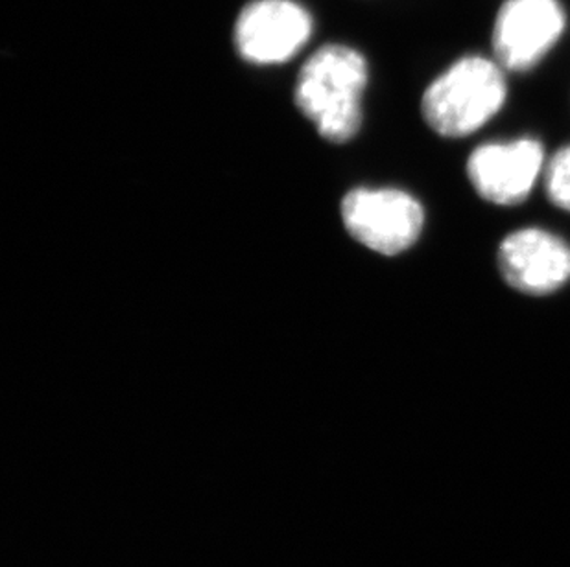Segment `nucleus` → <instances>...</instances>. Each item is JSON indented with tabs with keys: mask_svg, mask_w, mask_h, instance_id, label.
Wrapping results in <instances>:
<instances>
[{
	"mask_svg": "<svg viewBox=\"0 0 570 567\" xmlns=\"http://www.w3.org/2000/svg\"><path fill=\"white\" fill-rule=\"evenodd\" d=\"M367 78V61L358 50L325 44L299 70L294 100L323 139L344 145L361 129Z\"/></svg>",
	"mask_w": 570,
	"mask_h": 567,
	"instance_id": "obj_1",
	"label": "nucleus"
},
{
	"mask_svg": "<svg viewBox=\"0 0 570 567\" xmlns=\"http://www.w3.org/2000/svg\"><path fill=\"white\" fill-rule=\"evenodd\" d=\"M507 97V76L499 61L465 56L426 87L421 111L438 135L462 139L490 122Z\"/></svg>",
	"mask_w": 570,
	"mask_h": 567,
	"instance_id": "obj_2",
	"label": "nucleus"
},
{
	"mask_svg": "<svg viewBox=\"0 0 570 567\" xmlns=\"http://www.w3.org/2000/svg\"><path fill=\"white\" fill-rule=\"evenodd\" d=\"M342 220L362 246L393 257L417 241L425 212L417 199L395 188H355L342 201Z\"/></svg>",
	"mask_w": 570,
	"mask_h": 567,
	"instance_id": "obj_3",
	"label": "nucleus"
},
{
	"mask_svg": "<svg viewBox=\"0 0 570 567\" xmlns=\"http://www.w3.org/2000/svg\"><path fill=\"white\" fill-rule=\"evenodd\" d=\"M560 0H507L493 24V52L502 69L524 72L554 49L566 32Z\"/></svg>",
	"mask_w": 570,
	"mask_h": 567,
	"instance_id": "obj_4",
	"label": "nucleus"
},
{
	"mask_svg": "<svg viewBox=\"0 0 570 567\" xmlns=\"http://www.w3.org/2000/svg\"><path fill=\"white\" fill-rule=\"evenodd\" d=\"M313 17L294 0H254L235 24L238 54L255 64L285 63L307 44Z\"/></svg>",
	"mask_w": 570,
	"mask_h": 567,
	"instance_id": "obj_5",
	"label": "nucleus"
},
{
	"mask_svg": "<svg viewBox=\"0 0 570 567\" xmlns=\"http://www.w3.org/2000/svg\"><path fill=\"white\" fill-rule=\"evenodd\" d=\"M541 173L544 150L533 139L480 146L468 161L469 181L480 198L502 207L524 201Z\"/></svg>",
	"mask_w": 570,
	"mask_h": 567,
	"instance_id": "obj_6",
	"label": "nucleus"
},
{
	"mask_svg": "<svg viewBox=\"0 0 570 567\" xmlns=\"http://www.w3.org/2000/svg\"><path fill=\"white\" fill-rule=\"evenodd\" d=\"M499 268L521 294H554L570 280V246L543 229L515 230L501 243Z\"/></svg>",
	"mask_w": 570,
	"mask_h": 567,
	"instance_id": "obj_7",
	"label": "nucleus"
},
{
	"mask_svg": "<svg viewBox=\"0 0 570 567\" xmlns=\"http://www.w3.org/2000/svg\"><path fill=\"white\" fill-rule=\"evenodd\" d=\"M544 188L550 201L570 212V146L561 148L544 167Z\"/></svg>",
	"mask_w": 570,
	"mask_h": 567,
	"instance_id": "obj_8",
	"label": "nucleus"
}]
</instances>
